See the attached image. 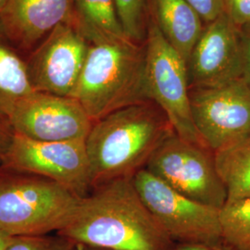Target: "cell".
<instances>
[{
    "instance_id": "obj_6",
    "label": "cell",
    "mask_w": 250,
    "mask_h": 250,
    "mask_svg": "<svg viewBox=\"0 0 250 250\" xmlns=\"http://www.w3.org/2000/svg\"><path fill=\"white\" fill-rule=\"evenodd\" d=\"M145 45L149 99L163 110L180 137L207 146L192 117L188 62L169 44L153 17L147 24Z\"/></svg>"
},
{
    "instance_id": "obj_16",
    "label": "cell",
    "mask_w": 250,
    "mask_h": 250,
    "mask_svg": "<svg viewBox=\"0 0 250 250\" xmlns=\"http://www.w3.org/2000/svg\"><path fill=\"white\" fill-rule=\"evenodd\" d=\"M32 92L25 60L0 28V120L7 123L16 103Z\"/></svg>"
},
{
    "instance_id": "obj_23",
    "label": "cell",
    "mask_w": 250,
    "mask_h": 250,
    "mask_svg": "<svg viewBox=\"0 0 250 250\" xmlns=\"http://www.w3.org/2000/svg\"><path fill=\"white\" fill-rule=\"evenodd\" d=\"M242 48L241 78L250 89V27L240 29Z\"/></svg>"
},
{
    "instance_id": "obj_2",
    "label": "cell",
    "mask_w": 250,
    "mask_h": 250,
    "mask_svg": "<svg viewBox=\"0 0 250 250\" xmlns=\"http://www.w3.org/2000/svg\"><path fill=\"white\" fill-rule=\"evenodd\" d=\"M172 132L169 119L153 101L123 107L95 122L85 140L92 189L133 178Z\"/></svg>"
},
{
    "instance_id": "obj_25",
    "label": "cell",
    "mask_w": 250,
    "mask_h": 250,
    "mask_svg": "<svg viewBox=\"0 0 250 250\" xmlns=\"http://www.w3.org/2000/svg\"><path fill=\"white\" fill-rule=\"evenodd\" d=\"M13 132L9 125L6 122L0 120V165L9 148Z\"/></svg>"
},
{
    "instance_id": "obj_26",
    "label": "cell",
    "mask_w": 250,
    "mask_h": 250,
    "mask_svg": "<svg viewBox=\"0 0 250 250\" xmlns=\"http://www.w3.org/2000/svg\"><path fill=\"white\" fill-rule=\"evenodd\" d=\"M13 236H10L9 234H7L6 232L0 231V250H5L10 242L12 241Z\"/></svg>"
},
{
    "instance_id": "obj_1",
    "label": "cell",
    "mask_w": 250,
    "mask_h": 250,
    "mask_svg": "<svg viewBox=\"0 0 250 250\" xmlns=\"http://www.w3.org/2000/svg\"><path fill=\"white\" fill-rule=\"evenodd\" d=\"M57 233L110 250H171L176 245L145 205L133 178L93 188L71 224Z\"/></svg>"
},
{
    "instance_id": "obj_21",
    "label": "cell",
    "mask_w": 250,
    "mask_h": 250,
    "mask_svg": "<svg viewBox=\"0 0 250 250\" xmlns=\"http://www.w3.org/2000/svg\"><path fill=\"white\" fill-rule=\"evenodd\" d=\"M203 21L209 23L226 10V0H186Z\"/></svg>"
},
{
    "instance_id": "obj_22",
    "label": "cell",
    "mask_w": 250,
    "mask_h": 250,
    "mask_svg": "<svg viewBox=\"0 0 250 250\" xmlns=\"http://www.w3.org/2000/svg\"><path fill=\"white\" fill-rule=\"evenodd\" d=\"M226 11L239 29L250 27V0H226Z\"/></svg>"
},
{
    "instance_id": "obj_24",
    "label": "cell",
    "mask_w": 250,
    "mask_h": 250,
    "mask_svg": "<svg viewBox=\"0 0 250 250\" xmlns=\"http://www.w3.org/2000/svg\"><path fill=\"white\" fill-rule=\"evenodd\" d=\"M171 250H235L226 243L217 245L203 243H179Z\"/></svg>"
},
{
    "instance_id": "obj_12",
    "label": "cell",
    "mask_w": 250,
    "mask_h": 250,
    "mask_svg": "<svg viewBox=\"0 0 250 250\" xmlns=\"http://www.w3.org/2000/svg\"><path fill=\"white\" fill-rule=\"evenodd\" d=\"M188 68L190 88L214 86L241 78L240 29L226 10L204 28Z\"/></svg>"
},
{
    "instance_id": "obj_15",
    "label": "cell",
    "mask_w": 250,
    "mask_h": 250,
    "mask_svg": "<svg viewBox=\"0 0 250 250\" xmlns=\"http://www.w3.org/2000/svg\"><path fill=\"white\" fill-rule=\"evenodd\" d=\"M72 22L89 44L124 40L115 0H73Z\"/></svg>"
},
{
    "instance_id": "obj_3",
    "label": "cell",
    "mask_w": 250,
    "mask_h": 250,
    "mask_svg": "<svg viewBox=\"0 0 250 250\" xmlns=\"http://www.w3.org/2000/svg\"><path fill=\"white\" fill-rule=\"evenodd\" d=\"M72 98L94 122L123 107L151 101L146 80V45L129 38L90 44Z\"/></svg>"
},
{
    "instance_id": "obj_7",
    "label": "cell",
    "mask_w": 250,
    "mask_h": 250,
    "mask_svg": "<svg viewBox=\"0 0 250 250\" xmlns=\"http://www.w3.org/2000/svg\"><path fill=\"white\" fill-rule=\"evenodd\" d=\"M133 183L151 214L179 243H224L221 209L184 196L146 169L139 170Z\"/></svg>"
},
{
    "instance_id": "obj_10",
    "label": "cell",
    "mask_w": 250,
    "mask_h": 250,
    "mask_svg": "<svg viewBox=\"0 0 250 250\" xmlns=\"http://www.w3.org/2000/svg\"><path fill=\"white\" fill-rule=\"evenodd\" d=\"M89 45L72 20L59 24L25 60L27 78L32 89L72 97Z\"/></svg>"
},
{
    "instance_id": "obj_5",
    "label": "cell",
    "mask_w": 250,
    "mask_h": 250,
    "mask_svg": "<svg viewBox=\"0 0 250 250\" xmlns=\"http://www.w3.org/2000/svg\"><path fill=\"white\" fill-rule=\"evenodd\" d=\"M145 169L201 204L222 209L227 201L226 190L216 168L214 152L185 140L175 132L161 142Z\"/></svg>"
},
{
    "instance_id": "obj_27",
    "label": "cell",
    "mask_w": 250,
    "mask_h": 250,
    "mask_svg": "<svg viewBox=\"0 0 250 250\" xmlns=\"http://www.w3.org/2000/svg\"><path fill=\"white\" fill-rule=\"evenodd\" d=\"M72 250H110L107 249H102V248H98V247H93V246H88V245H83V244H76Z\"/></svg>"
},
{
    "instance_id": "obj_18",
    "label": "cell",
    "mask_w": 250,
    "mask_h": 250,
    "mask_svg": "<svg viewBox=\"0 0 250 250\" xmlns=\"http://www.w3.org/2000/svg\"><path fill=\"white\" fill-rule=\"evenodd\" d=\"M221 225L224 243L235 250H250V197L226 201Z\"/></svg>"
},
{
    "instance_id": "obj_4",
    "label": "cell",
    "mask_w": 250,
    "mask_h": 250,
    "mask_svg": "<svg viewBox=\"0 0 250 250\" xmlns=\"http://www.w3.org/2000/svg\"><path fill=\"white\" fill-rule=\"evenodd\" d=\"M82 197L49 179L0 167V231L45 235L71 224Z\"/></svg>"
},
{
    "instance_id": "obj_11",
    "label": "cell",
    "mask_w": 250,
    "mask_h": 250,
    "mask_svg": "<svg viewBox=\"0 0 250 250\" xmlns=\"http://www.w3.org/2000/svg\"><path fill=\"white\" fill-rule=\"evenodd\" d=\"M13 134L41 142L86 140L95 122L72 97L32 92L7 119Z\"/></svg>"
},
{
    "instance_id": "obj_13",
    "label": "cell",
    "mask_w": 250,
    "mask_h": 250,
    "mask_svg": "<svg viewBox=\"0 0 250 250\" xmlns=\"http://www.w3.org/2000/svg\"><path fill=\"white\" fill-rule=\"evenodd\" d=\"M73 0H9L0 28L15 47L30 49L72 19Z\"/></svg>"
},
{
    "instance_id": "obj_14",
    "label": "cell",
    "mask_w": 250,
    "mask_h": 250,
    "mask_svg": "<svg viewBox=\"0 0 250 250\" xmlns=\"http://www.w3.org/2000/svg\"><path fill=\"white\" fill-rule=\"evenodd\" d=\"M153 17L166 40L188 63L204 28L202 19L186 0H152Z\"/></svg>"
},
{
    "instance_id": "obj_19",
    "label": "cell",
    "mask_w": 250,
    "mask_h": 250,
    "mask_svg": "<svg viewBox=\"0 0 250 250\" xmlns=\"http://www.w3.org/2000/svg\"><path fill=\"white\" fill-rule=\"evenodd\" d=\"M120 21L126 36L141 43L146 36V0H115Z\"/></svg>"
},
{
    "instance_id": "obj_20",
    "label": "cell",
    "mask_w": 250,
    "mask_h": 250,
    "mask_svg": "<svg viewBox=\"0 0 250 250\" xmlns=\"http://www.w3.org/2000/svg\"><path fill=\"white\" fill-rule=\"evenodd\" d=\"M75 243L56 233L55 235L14 236L5 250H72Z\"/></svg>"
},
{
    "instance_id": "obj_17",
    "label": "cell",
    "mask_w": 250,
    "mask_h": 250,
    "mask_svg": "<svg viewBox=\"0 0 250 250\" xmlns=\"http://www.w3.org/2000/svg\"><path fill=\"white\" fill-rule=\"evenodd\" d=\"M227 201L250 197V136L214 152Z\"/></svg>"
},
{
    "instance_id": "obj_9",
    "label": "cell",
    "mask_w": 250,
    "mask_h": 250,
    "mask_svg": "<svg viewBox=\"0 0 250 250\" xmlns=\"http://www.w3.org/2000/svg\"><path fill=\"white\" fill-rule=\"evenodd\" d=\"M189 97L197 133L212 151L250 136V89L242 78L190 88Z\"/></svg>"
},
{
    "instance_id": "obj_8",
    "label": "cell",
    "mask_w": 250,
    "mask_h": 250,
    "mask_svg": "<svg viewBox=\"0 0 250 250\" xmlns=\"http://www.w3.org/2000/svg\"><path fill=\"white\" fill-rule=\"evenodd\" d=\"M0 167L49 179L82 198L92 191L85 140L41 142L13 134Z\"/></svg>"
},
{
    "instance_id": "obj_28",
    "label": "cell",
    "mask_w": 250,
    "mask_h": 250,
    "mask_svg": "<svg viewBox=\"0 0 250 250\" xmlns=\"http://www.w3.org/2000/svg\"><path fill=\"white\" fill-rule=\"evenodd\" d=\"M9 0H0V14L3 12V10L9 4Z\"/></svg>"
}]
</instances>
